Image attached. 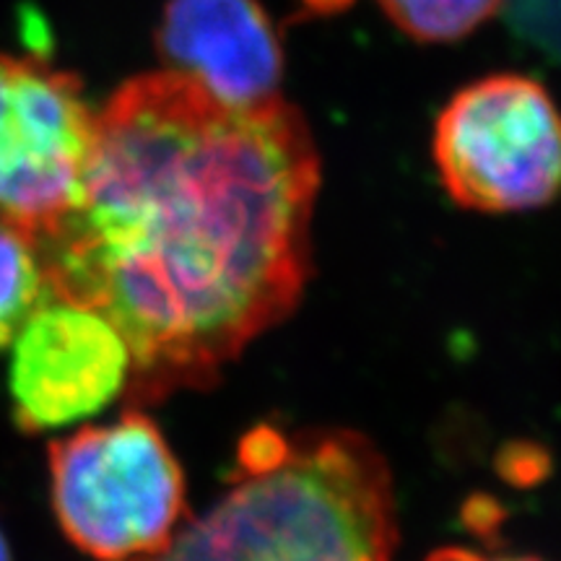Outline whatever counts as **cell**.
Here are the masks:
<instances>
[{"label":"cell","instance_id":"cell-2","mask_svg":"<svg viewBox=\"0 0 561 561\" xmlns=\"http://www.w3.org/2000/svg\"><path fill=\"white\" fill-rule=\"evenodd\" d=\"M396 543L392 476L367 437L257 426L219 502L138 561H390Z\"/></svg>","mask_w":561,"mask_h":561},{"label":"cell","instance_id":"cell-4","mask_svg":"<svg viewBox=\"0 0 561 561\" xmlns=\"http://www.w3.org/2000/svg\"><path fill=\"white\" fill-rule=\"evenodd\" d=\"M434 164L462 208L520 214L561 195V110L520 73L460 89L434 125Z\"/></svg>","mask_w":561,"mask_h":561},{"label":"cell","instance_id":"cell-1","mask_svg":"<svg viewBox=\"0 0 561 561\" xmlns=\"http://www.w3.org/2000/svg\"><path fill=\"white\" fill-rule=\"evenodd\" d=\"M318 187L291 104L138 76L94 112L79 201L37 242L47 286L121 331L136 405L206 390L305 294Z\"/></svg>","mask_w":561,"mask_h":561},{"label":"cell","instance_id":"cell-11","mask_svg":"<svg viewBox=\"0 0 561 561\" xmlns=\"http://www.w3.org/2000/svg\"><path fill=\"white\" fill-rule=\"evenodd\" d=\"M0 561H11V549H9V541H5L3 533H0Z\"/></svg>","mask_w":561,"mask_h":561},{"label":"cell","instance_id":"cell-9","mask_svg":"<svg viewBox=\"0 0 561 561\" xmlns=\"http://www.w3.org/2000/svg\"><path fill=\"white\" fill-rule=\"evenodd\" d=\"M388 16L419 42H453L500 11L502 0H380Z\"/></svg>","mask_w":561,"mask_h":561},{"label":"cell","instance_id":"cell-5","mask_svg":"<svg viewBox=\"0 0 561 561\" xmlns=\"http://www.w3.org/2000/svg\"><path fill=\"white\" fill-rule=\"evenodd\" d=\"M94 136L81 81L0 55V224L37 244L79 201Z\"/></svg>","mask_w":561,"mask_h":561},{"label":"cell","instance_id":"cell-10","mask_svg":"<svg viewBox=\"0 0 561 561\" xmlns=\"http://www.w3.org/2000/svg\"><path fill=\"white\" fill-rule=\"evenodd\" d=\"M426 561H541L530 557H486L481 551L460 549V546H445V549H437L426 557Z\"/></svg>","mask_w":561,"mask_h":561},{"label":"cell","instance_id":"cell-7","mask_svg":"<svg viewBox=\"0 0 561 561\" xmlns=\"http://www.w3.org/2000/svg\"><path fill=\"white\" fill-rule=\"evenodd\" d=\"M159 47L172 70L224 104L248 107L278 96L284 58L257 0H170Z\"/></svg>","mask_w":561,"mask_h":561},{"label":"cell","instance_id":"cell-12","mask_svg":"<svg viewBox=\"0 0 561 561\" xmlns=\"http://www.w3.org/2000/svg\"><path fill=\"white\" fill-rule=\"evenodd\" d=\"M312 5H322V9H335V5L341 3V0H310Z\"/></svg>","mask_w":561,"mask_h":561},{"label":"cell","instance_id":"cell-6","mask_svg":"<svg viewBox=\"0 0 561 561\" xmlns=\"http://www.w3.org/2000/svg\"><path fill=\"white\" fill-rule=\"evenodd\" d=\"M130 367L128 343L102 312L47 294L13 339V419L39 434L96 416L128 388Z\"/></svg>","mask_w":561,"mask_h":561},{"label":"cell","instance_id":"cell-8","mask_svg":"<svg viewBox=\"0 0 561 561\" xmlns=\"http://www.w3.org/2000/svg\"><path fill=\"white\" fill-rule=\"evenodd\" d=\"M50 294L34 240L0 224V351L16 339L26 318Z\"/></svg>","mask_w":561,"mask_h":561},{"label":"cell","instance_id":"cell-3","mask_svg":"<svg viewBox=\"0 0 561 561\" xmlns=\"http://www.w3.org/2000/svg\"><path fill=\"white\" fill-rule=\"evenodd\" d=\"M50 496L62 533L100 561L153 557L185 523V476L140 411L50 445Z\"/></svg>","mask_w":561,"mask_h":561}]
</instances>
